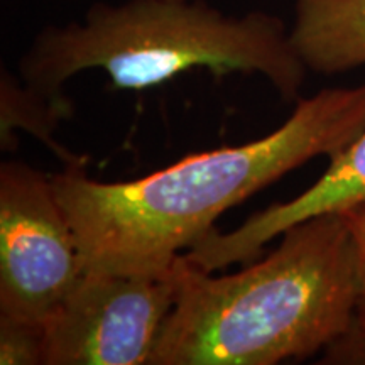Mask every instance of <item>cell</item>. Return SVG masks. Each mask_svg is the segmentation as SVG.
<instances>
[{"instance_id":"ba28073f","label":"cell","mask_w":365,"mask_h":365,"mask_svg":"<svg viewBox=\"0 0 365 365\" xmlns=\"http://www.w3.org/2000/svg\"><path fill=\"white\" fill-rule=\"evenodd\" d=\"M73 102H58L27 86L19 76L2 68L0 73V148H17L14 132L22 130L41 140L65 164H88V156H76L54 139V132L73 115Z\"/></svg>"},{"instance_id":"6da1fadb","label":"cell","mask_w":365,"mask_h":365,"mask_svg":"<svg viewBox=\"0 0 365 365\" xmlns=\"http://www.w3.org/2000/svg\"><path fill=\"white\" fill-rule=\"evenodd\" d=\"M365 129V85L325 88L250 143L196 153L130 181H97L86 164L51 175L85 271L164 274L227 210L314 158H335Z\"/></svg>"},{"instance_id":"277c9868","label":"cell","mask_w":365,"mask_h":365,"mask_svg":"<svg viewBox=\"0 0 365 365\" xmlns=\"http://www.w3.org/2000/svg\"><path fill=\"white\" fill-rule=\"evenodd\" d=\"M83 274L51 176L0 164V314L46 323Z\"/></svg>"},{"instance_id":"30bf717a","label":"cell","mask_w":365,"mask_h":365,"mask_svg":"<svg viewBox=\"0 0 365 365\" xmlns=\"http://www.w3.org/2000/svg\"><path fill=\"white\" fill-rule=\"evenodd\" d=\"M44 323L0 314V364L44 365Z\"/></svg>"},{"instance_id":"52a82bcc","label":"cell","mask_w":365,"mask_h":365,"mask_svg":"<svg viewBox=\"0 0 365 365\" xmlns=\"http://www.w3.org/2000/svg\"><path fill=\"white\" fill-rule=\"evenodd\" d=\"M289 38L308 71L333 76L365 66V0H296Z\"/></svg>"},{"instance_id":"7a4b0ae2","label":"cell","mask_w":365,"mask_h":365,"mask_svg":"<svg viewBox=\"0 0 365 365\" xmlns=\"http://www.w3.org/2000/svg\"><path fill=\"white\" fill-rule=\"evenodd\" d=\"M176 299L149 365H276L309 359L350 330L352 234L340 213L287 228L261 262L213 276L181 254Z\"/></svg>"},{"instance_id":"9c48e42d","label":"cell","mask_w":365,"mask_h":365,"mask_svg":"<svg viewBox=\"0 0 365 365\" xmlns=\"http://www.w3.org/2000/svg\"><path fill=\"white\" fill-rule=\"evenodd\" d=\"M352 234L357 267V303L350 330L325 350L323 364H365V203L340 213Z\"/></svg>"},{"instance_id":"8992f818","label":"cell","mask_w":365,"mask_h":365,"mask_svg":"<svg viewBox=\"0 0 365 365\" xmlns=\"http://www.w3.org/2000/svg\"><path fill=\"white\" fill-rule=\"evenodd\" d=\"M365 203V129L354 143L330 159L327 171L307 191L284 203L254 213L239 228H217L191 245L185 257L203 271L215 272L232 264L254 262L264 247L287 228L309 218L344 213Z\"/></svg>"},{"instance_id":"3957f363","label":"cell","mask_w":365,"mask_h":365,"mask_svg":"<svg viewBox=\"0 0 365 365\" xmlns=\"http://www.w3.org/2000/svg\"><path fill=\"white\" fill-rule=\"evenodd\" d=\"M261 75L286 102L308 76L284 21L252 11L225 14L207 0L95 2L81 21L46 26L17 63V76L68 102L66 81L102 70L115 90H149L193 70Z\"/></svg>"},{"instance_id":"5b68a950","label":"cell","mask_w":365,"mask_h":365,"mask_svg":"<svg viewBox=\"0 0 365 365\" xmlns=\"http://www.w3.org/2000/svg\"><path fill=\"white\" fill-rule=\"evenodd\" d=\"M175 299L173 269L85 271L44 323V365H149Z\"/></svg>"}]
</instances>
